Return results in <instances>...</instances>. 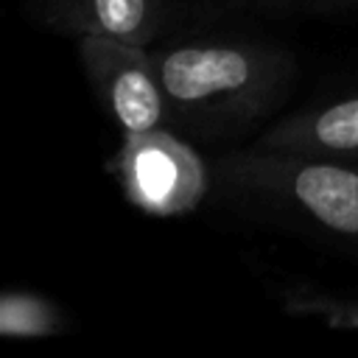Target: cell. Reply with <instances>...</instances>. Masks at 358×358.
Masks as SVG:
<instances>
[{
  "label": "cell",
  "instance_id": "cell-8",
  "mask_svg": "<svg viewBox=\"0 0 358 358\" xmlns=\"http://www.w3.org/2000/svg\"><path fill=\"white\" fill-rule=\"evenodd\" d=\"M285 308L296 316H316L333 327H358V299H336L316 291H291Z\"/></svg>",
  "mask_w": 358,
  "mask_h": 358
},
{
  "label": "cell",
  "instance_id": "cell-1",
  "mask_svg": "<svg viewBox=\"0 0 358 358\" xmlns=\"http://www.w3.org/2000/svg\"><path fill=\"white\" fill-rule=\"evenodd\" d=\"M168 120L199 137H232L277 112L294 84V56L274 42L196 39L151 45Z\"/></svg>",
  "mask_w": 358,
  "mask_h": 358
},
{
  "label": "cell",
  "instance_id": "cell-2",
  "mask_svg": "<svg viewBox=\"0 0 358 358\" xmlns=\"http://www.w3.org/2000/svg\"><path fill=\"white\" fill-rule=\"evenodd\" d=\"M215 179L282 215L358 241V171L341 159L249 148L218 157Z\"/></svg>",
  "mask_w": 358,
  "mask_h": 358
},
{
  "label": "cell",
  "instance_id": "cell-3",
  "mask_svg": "<svg viewBox=\"0 0 358 358\" xmlns=\"http://www.w3.org/2000/svg\"><path fill=\"white\" fill-rule=\"evenodd\" d=\"M109 168L126 199L137 210L159 218L190 213L210 190L204 159L165 126L123 134Z\"/></svg>",
  "mask_w": 358,
  "mask_h": 358
},
{
  "label": "cell",
  "instance_id": "cell-5",
  "mask_svg": "<svg viewBox=\"0 0 358 358\" xmlns=\"http://www.w3.org/2000/svg\"><path fill=\"white\" fill-rule=\"evenodd\" d=\"M31 11L62 34L115 36L151 48L168 25L171 0H31Z\"/></svg>",
  "mask_w": 358,
  "mask_h": 358
},
{
  "label": "cell",
  "instance_id": "cell-10",
  "mask_svg": "<svg viewBox=\"0 0 358 358\" xmlns=\"http://www.w3.org/2000/svg\"><path fill=\"white\" fill-rule=\"evenodd\" d=\"M330 3H347V0H330Z\"/></svg>",
  "mask_w": 358,
  "mask_h": 358
},
{
  "label": "cell",
  "instance_id": "cell-9",
  "mask_svg": "<svg viewBox=\"0 0 358 358\" xmlns=\"http://www.w3.org/2000/svg\"><path fill=\"white\" fill-rule=\"evenodd\" d=\"M260 3H291V0H260Z\"/></svg>",
  "mask_w": 358,
  "mask_h": 358
},
{
  "label": "cell",
  "instance_id": "cell-7",
  "mask_svg": "<svg viewBox=\"0 0 358 358\" xmlns=\"http://www.w3.org/2000/svg\"><path fill=\"white\" fill-rule=\"evenodd\" d=\"M67 327L64 313L42 294L3 291L0 296V333L6 338H48Z\"/></svg>",
  "mask_w": 358,
  "mask_h": 358
},
{
  "label": "cell",
  "instance_id": "cell-6",
  "mask_svg": "<svg viewBox=\"0 0 358 358\" xmlns=\"http://www.w3.org/2000/svg\"><path fill=\"white\" fill-rule=\"evenodd\" d=\"M255 148L291 151L327 159H358V95L294 112L266 129Z\"/></svg>",
  "mask_w": 358,
  "mask_h": 358
},
{
  "label": "cell",
  "instance_id": "cell-4",
  "mask_svg": "<svg viewBox=\"0 0 358 358\" xmlns=\"http://www.w3.org/2000/svg\"><path fill=\"white\" fill-rule=\"evenodd\" d=\"M78 56L87 78L123 134L159 129L168 120L151 48L115 36H78Z\"/></svg>",
  "mask_w": 358,
  "mask_h": 358
}]
</instances>
